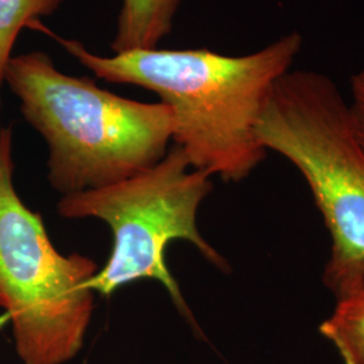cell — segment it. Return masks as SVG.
Instances as JSON below:
<instances>
[{
	"instance_id": "5b68a950",
	"label": "cell",
	"mask_w": 364,
	"mask_h": 364,
	"mask_svg": "<svg viewBox=\"0 0 364 364\" xmlns=\"http://www.w3.org/2000/svg\"><path fill=\"white\" fill-rule=\"evenodd\" d=\"M95 260L63 255L14 185L13 131L0 130V308L23 364H65L84 347L95 309Z\"/></svg>"
},
{
	"instance_id": "8992f818",
	"label": "cell",
	"mask_w": 364,
	"mask_h": 364,
	"mask_svg": "<svg viewBox=\"0 0 364 364\" xmlns=\"http://www.w3.org/2000/svg\"><path fill=\"white\" fill-rule=\"evenodd\" d=\"M181 0H122L114 54L158 49L173 30Z\"/></svg>"
},
{
	"instance_id": "9c48e42d",
	"label": "cell",
	"mask_w": 364,
	"mask_h": 364,
	"mask_svg": "<svg viewBox=\"0 0 364 364\" xmlns=\"http://www.w3.org/2000/svg\"><path fill=\"white\" fill-rule=\"evenodd\" d=\"M350 90L351 100L348 102V109L352 127L364 151V69L351 78Z\"/></svg>"
},
{
	"instance_id": "277c9868",
	"label": "cell",
	"mask_w": 364,
	"mask_h": 364,
	"mask_svg": "<svg viewBox=\"0 0 364 364\" xmlns=\"http://www.w3.org/2000/svg\"><path fill=\"white\" fill-rule=\"evenodd\" d=\"M208 173L193 169L181 147L173 144L158 164L126 180L61 197L57 212L64 219H99L112 234V248L90 287L105 297L139 279L165 287L182 316L195 323L178 282L170 273L166 250L183 240L220 269L227 260L197 227V212L212 192Z\"/></svg>"
},
{
	"instance_id": "52a82bcc",
	"label": "cell",
	"mask_w": 364,
	"mask_h": 364,
	"mask_svg": "<svg viewBox=\"0 0 364 364\" xmlns=\"http://www.w3.org/2000/svg\"><path fill=\"white\" fill-rule=\"evenodd\" d=\"M336 301L318 331L333 344L344 364H364V289Z\"/></svg>"
},
{
	"instance_id": "ba28073f",
	"label": "cell",
	"mask_w": 364,
	"mask_h": 364,
	"mask_svg": "<svg viewBox=\"0 0 364 364\" xmlns=\"http://www.w3.org/2000/svg\"><path fill=\"white\" fill-rule=\"evenodd\" d=\"M63 3L64 0H0V90L21 31L25 27H38L39 18L55 13Z\"/></svg>"
},
{
	"instance_id": "7a4b0ae2",
	"label": "cell",
	"mask_w": 364,
	"mask_h": 364,
	"mask_svg": "<svg viewBox=\"0 0 364 364\" xmlns=\"http://www.w3.org/2000/svg\"><path fill=\"white\" fill-rule=\"evenodd\" d=\"M4 84L48 146V180L63 196L103 188L158 164L169 151L174 115L57 69L43 52L10 60Z\"/></svg>"
},
{
	"instance_id": "6da1fadb",
	"label": "cell",
	"mask_w": 364,
	"mask_h": 364,
	"mask_svg": "<svg viewBox=\"0 0 364 364\" xmlns=\"http://www.w3.org/2000/svg\"><path fill=\"white\" fill-rule=\"evenodd\" d=\"M54 38L96 77L156 93L173 111V142L191 166L228 182L245 180L266 158L257 124L302 48L296 31L245 55L159 48L100 55L77 39Z\"/></svg>"
},
{
	"instance_id": "3957f363",
	"label": "cell",
	"mask_w": 364,
	"mask_h": 364,
	"mask_svg": "<svg viewBox=\"0 0 364 364\" xmlns=\"http://www.w3.org/2000/svg\"><path fill=\"white\" fill-rule=\"evenodd\" d=\"M257 138L299 170L312 192L331 237L323 284L336 299L364 289V151L336 84L290 69L264 105Z\"/></svg>"
}]
</instances>
